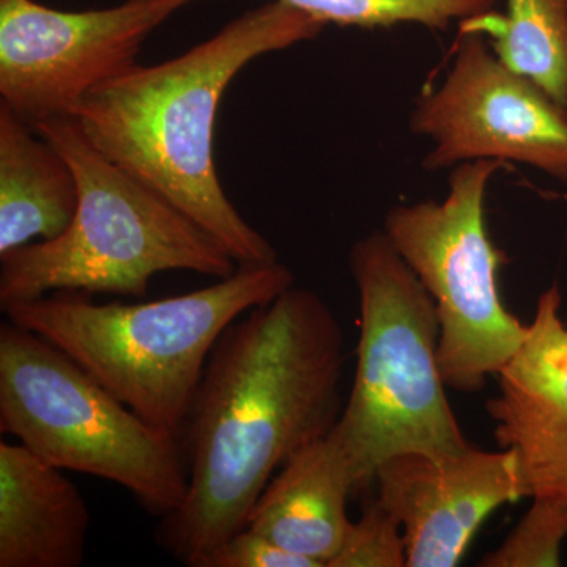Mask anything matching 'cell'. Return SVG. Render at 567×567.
I'll use <instances>...</instances> for the list:
<instances>
[{"mask_svg":"<svg viewBox=\"0 0 567 567\" xmlns=\"http://www.w3.org/2000/svg\"><path fill=\"white\" fill-rule=\"evenodd\" d=\"M344 331L316 292L290 287L219 338L183 425L188 491L158 539L183 565L246 527L276 473L341 416Z\"/></svg>","mask_w":567,"mask_h":567,"instance_id":"1","label":"cell"},{"mask_svg":"<svg viewBox=\"0 0 567 567\" xmlns=\"http://www.w3.org/2000/svg\"><path fill=\"white\" fill-rule=\"evenodd\" d=\"M324 25L274 0L177 58L137 63L95 89L73 117L100 152L203 226L238 267L278 262L270 241L224 193L213 158L216 115L248 63L315 40Z\"/></svg>","mask_w":567,"mask_h":567,"instance_id":"2","label":"cell"},{"mask_svg":"<svg viewBox=\"0 0 567 567\" xmlns=\"http://www.w3.org/2000/svg\"><path fill=\"white\" fill-rule=\"evenodd\" d=\"M293 286L279 262L238 267L194 292L95 303L54 292L7 306V320L59 347L147 423L181 436L208 358L224 331Z\"/></svg>","mask_w":567,"mask_h":567,"instance_id":"3","label":"cell"},{"mask_svg":"<svg viewBox=\"0 0 567 567\" xmlns=\"http://www.w3.org/2000/svg\"><path fill=\"white\" fill-rule=\"evenodd\" d=\"M69 159L80 203L69 229L0 257V306L54 292L142 298L153 276L192 271L229 278L230 252L181 208L111 162L74 117L35 126Z\"/></svg>","mask_w":567,"mask_h":567,"instance_id":"4","label":"cell"},{"mask_svg":"<svg viewBox=\"0 0 567 567\" xmlns=\"http://www.w3.org/2000/svg\"><path fill=\"white\" fill-rule=\"evenodd\" d=\"M350 271L360 297L352 391L333 432L357 491L401 454L450 457L470 446L439 365L434 300L385 233L353 245Z\"/></svg>","mask_w":567,"mask_h":567,"instance_id":"5","label":"cell"},{"mask_svg":"<svg viewBox=\"0 0 567 567\" xmlns=\"http://www.w3.org/2000/svg\"><path fill=\"white\" fill-rule=\"evenodd\" d=\"M0 431L48 464L102 477L153 516L182 506L188 464L181 436L156 427L41 336L0 324Z\"/></svg>","mask_w":567,"mask_h":567,"instance_id":"6","label":"cell"},{"mask_svg":"<svg viewBox=\"0 0 567 567\" xmlns=\"http://www.w3.org/2000/svg\"><path fill=\"white\" fill-rule=\"evenodd\" d=\"M498 159L458 164L442 203L391 208L385 233L434 300L439 365L446 386L476 393L516 353L527 324L507 311L498 289L506 254L486 224L487 186Z\"/></svg>","mask_w":567,"mask_h":567,"instance_id":"7","label":"cell"},{"mask_svg":"<svg viewBox=\"0 0 567 567\" xmlns=\"http://www.w3.org/2000/svg\"><path fill=\"white\" fill-rule=\"evenodd\" d=\"M175 11L167 0L85 11L0 0V103L33 128L73 117L95 89L137 65L145 39Z\"/></svg>","mask_w":567,"mask_h":567,"instance_id":"8","label":"cell"},{"mask_svg":"<svg viewBox=\"0 0 567 567\" xmlns=\"http://www.w3.org/2000/svg\"><path fill=\"white\" fill-rule=\"evenodd\" d=\"M410 128L434 142L425 169L498 159L567 182L566 107L507 69L481 33H461L453 69L417 102Z\"/></svg>","mask_w":567,"mask_h":567,"instance_id":"9","label":"cell"},{"mask_svg":"<svg viewBox=\"0 0 567 567\" xmlns=\"http://www.w3.org/2000/svg\"><path fill=\"white\" fill-rule=\"evenodd\" d=\"M379 499L401 522L405 567H454L484 520L528 498L514 450L470 445L450 457L406 453L379 466Z\"/></svg>","mask_w":567,"mask_h":567,"instance_id":"10","label":"cell"},{"mask_svg":"<svg viewBox=\"0 0 567 567\" xmlns=\"http://www.w3.org/2000/svg\"><path fill=\"white\" fill-rule=\"evenodd\" d=\"M557 284L540 295L486 409L499 450H514L528 498L567 517V324Z\"/></svg>","mask_w":567,"mask_h":567,"instance_id":"11","label":"cell"},{"mask_svg":"<svg viewBox=\"0 0 567 567\" xmlns=\"http://www.w3.org/2000/svg\"><path fill=\"white\" fill-rule=\"evenodd\" d=\"M91 514L84 496L21 443H0V567H80Z\"/></svg>","mask_w":567,"mask_h":567,"instance_id":"12","label":"cell"},{"mask_svg":"<svg viewBox=\"0 0 567 567\" xmlns=\"http://www.w3.org/2000/svg\"><path fill=\"white\" fill-rule=\"evenodd\" d=\"M354 491L352 466L331 429L276 473L254 503L246 527L328 567L344 543L347 503Z\"/></svg>","mask_w":567,"mask_h":567,"instance_id":"13","label":"cell"},{"mask_svg":"<svg viewBox=\"0 0 567 567\" xmlns=\"http://www.w3.org/2000/svg\"><path fill=\"white\" fill-rule=\"evenodd\" d=\"M78 203L65 155L0 103V257L65 233Z\"/></svg>","mask_w":567,"mask_h":567,"instance_id":"14","label":"cell"},{"mask_svg":"<svg viewBox=\"0 0 567 567\" xmlns=\"http://www.w3.org/2000/svg\"><path fill=\"white\" fill-rule=\"evenodd\" d=\"M470 32L487 37L507 69L567 110V0H507L505 14L462 21L461 33Z\"/></svg>","mask_w":567,"mask_h":567,"instance_id":"15","label":"cell"},{"mask_svg":"<svg viewBox=\"0 0 567 567\" xmlns=\"http://www.w3.org/2000/svg\"><path fill=\"white\" fill-rule=\"evenodd\" d=\"M175 10L196 0H167ZM309 17L339 25L391 28L415 22L445 31L451 22L492 11L496 0H282Z\"/></svg>","mask_w":567,"mask_h":567,"instance_id":"16","label":"cell"},{"mask_svg":"<svg viewBox=\"0 0 567 567\" xmlns=\"http://www.w3.org/2000/svg\"><path fill=\"white\" fill-rule=\"evenodd\" d=\"M406 547L401 522L379 498L350 522L341 550L328 567H404Z\"/></svg>","mask_w":567,"mask_h":567,"instance_id":"17","label":"cell"},{"mask_svg":"<svg viewBox=\"0 0 567 567\" xmlns=\"http://www.w3.org/2000/svg\"><path fill=\"white\" fill-rule=\"evenodd\" d=\"M199 567H322L315 559L293 554L245 527L227 537L200 561Z\"/></svg>","mask_w":567,"mask_h":567,"instance_id":"18","label":"cell"}]
</instances>
